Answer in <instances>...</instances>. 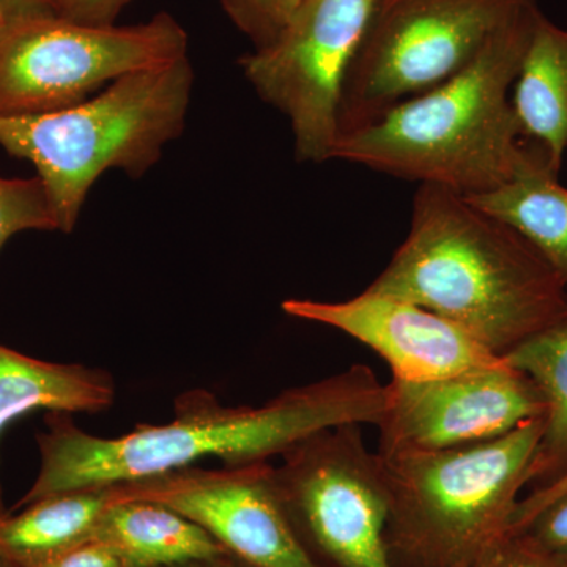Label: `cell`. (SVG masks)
<instances>
[{
	"label": "cell",
	"mask_w": 567,
	"mask_h": 567,
	"mask_svg": "<svg viewBox=\"0 0 567 567\" xmlns=\"http://www.w3.org/2000/svg\"><path fill=\"white\" fill-rule=\"evenodd\" d=\"M385 406V385L369 365L292 388L262 405H224L207 390L175 399L174 420L140 424L104 439L82 431L71 413H50L37 434L40 472L14 509L48 496L111 486L218 457L224 465L257 464L308 436L344 424L377 425Z\"/></svg>",
	"instance_id": "cell-1"
},
{
	"label": "cell",
	"mask_w": 567,
	"mask_h": 567,
	"mask_svg": "<svg viewBox=\"0 0 567 567\" xmlns=\"http://www.w3.org/2000/svg\"><path fill=\"white\" fill-rule=\"evenodd\" d=\"M365 289L445 317L499 358L567 303L566 284L522 235L435 185L417 186L404 244Z\"/></svg>",
	"instance_id": "cell-2"
},
{
	"label": "cell",
	"mask_w": 567,
	"mask_h": 567,
	"mask_svg": "<svg viewBox=\"0 0 567 567\" xmlns=\"http://www.w3.org/2000/svg\"><path fill=\"white\" fill-rule=\"evenodd\" d=\"M539 11L529 3L464 70L339 137L331 159L465 197L505 185L528 148L511 92Z\"/></svg>",
	"instance_id": "cell-3"
},
{
	"label": "cell",
	"mask_w": 567,
	"mask_h": 567,
	"mask_svg": "<svg viewBox=\"0 0 567 567\" xmlns=\"http://www.w3.org/2000/svg\"><path fill=\"white\" fill-rule=\"evenodd\" d=\"M193 82L188 55L134 71L63 110L0 115V145L33 164L58 230L70 234L93 183L106 171L142 177L181 136Z\"/></svg>",
	"instance_id": "cell-4"
},
{
	"label": "cell",
	"mask_w": 567,
	"mask_h": 567,
	"mask_svg": "<svg viewBox=\"0 0 567 567\" xmlns=\"http://www.w3.org/2000/svg\"><path fill=\"white\" fill-rule=\"evenodd\" d=\"M546 416L442 451L380 456L393 567H472L511 529Z\"/></svg>",
	"instance_id": "cell-5"
},
{
	"label": "cell",
	"mask_w": 567,
	"mask_h": 567,
	"mask_svg": "<svg viewBox=\"0 0 567 567\" xmlns=\"http://www.w3.org/2000/svg\"><path fill=\"white\" fill-rule=\"evenodd\" d=\"M533 2L377 0L342 89L339 137L453 78Z\"/></svg>",
	"instance_id": "cell-6"
},
{
	"label": "cell",
	"mask_w": 567,
	"mask_h": 567,
	"mask_svg": "<svg viewBox=\"0 0 567 567\" xmlns=\"http://www.w3.org/2000/svg\"><path fill=\"white\" fill-rule=\"evenodd\" d=\"M171 14L134 25L84 24L55 11L11 14L0 25V115L73 106L107 82L188 55Z\"/></svg>",
	"instance_id": "cell-7"
},
{
	"label": "cell",
	"mask_w": 567,
	"mask_h": 567,
	"mask_svg": "<svg viewBox=\"0 0 567 567\" xmlns=\"http://www.w3.org/2000/svg\"><path fill=\"white\" fill-rule=\"evenodd\" d=\"M281 458L276 492L316 567H393L382 461L365 446L360 424L317 432Z\"/></svg>",
	"instance_id": "cell-8"
},
{
	"label": "cell",
	"mask_w": 567,
	"mask_h": 567,
	"mask_svg": "<svg viewBox=\"0 0 567 567\" xmlns=\"http://www.w3.org/2000/svg\"><path fill=\"white\" fill-rule=\"evenodd\" d=\"M377 0H300L281 31L240 59L246 80L286 115L301 163L330 162L339 106Z\"/></svg>",
	"instance_id": "cell-9"
},
{
	"label": "cell",
	"mask_w": 567,
	"mask_h": 567,
	"mask_svg": "<svg viewBox=\"0 0 567 567\" xmlns=\"http://www.w3.org/2000/svg\"><path fill=\"white\" fill-rule=\"evenodd\" d=\"M547 402L532 377L506 363L462 374L385 385L377 427L380 456L476 445L546 416Z\"/></svg>",
	"instance_id": "cell-10"
},
{
	"label": "cell",
	"mask_w": 567,
	"mask_h": 567,
	"mask_svg": "<svg viewBox=\"0 0 567 567\" xmlns=\"http://www.w3.org/2000/svg\"><path fill=\"white\" fill-rule=\"evenodd\" d=\"M118 498L171 507L248 567H316L298 543L268 462L173 470L117 484Z\"/></svg>",
	"instance_id": "cell-11"
},
{
	"label": "cell",
	"mask_w": 567,
	"mask_h": 567,
	"mask_svg": "<svg viewBox=\"0 0 567 567\" xmlns=\"http://www.w3.org/2000/svg\"><path fill=\"white\" fill-rule=\"evenodd\" d=\"M281 308L293 319L334 328L368 346L402 382H427L503 361L445 317L369 289L344 301L289 298Z\"/></svg>",
	"instance_id": "cell-12"
},
{
	"label": "cell",
	"mask_w": 567,
	"mask_h": 567,
	"mask_svg": "<svg viewBox=\"0 0 567 567\" xmlns=\"http://www.w3.org/2000/svg\"><path fill=\"white\" fill-rule=\"evenodd\" d=\"M110 372L84 364L50 363L0 346V435L18 417L50 413H99L114 404ZM0 486V517L6 516Z\"/></svg>",
	"instance_id": "cell-13"
},
{
	"label": "cell",
	"mask_w": 567,
	"mask_h": 567,
	"mask_svg": "<svg viewBox=\"0 0 567 567\" xmlns=\"http://www.w3.org/2000/svg\"><path fill=\"white\" fill-rule=\"evenodd\" d=\"M466 199L522 235L567 286V188L539 147L528 142L509 182Z\"/></svg>",
	"instance_id": "cell-14"
},
{
	"label": "cell",
	"mask_w": 567,
	"mask_h": 567,
	"mask_svg": "<svg viewBox=\"0 0 567 567\" xmlns=\"http://www.w3.org/2000/svg\"><path fill=\"white\" fill-rule=\"evenodd\" d=\"M511 100L522 136L559 173L567 151V28L543 11L537 13Z\"/></svg>",
	"instance_id": "cell-15"
},
{
	"label": "cell",
	"mask_w": 567,
	"mask_h": 567,
	"mask_svg": "<svg viewBox=\"0 0 567 567\" xmlns=\"http://www.w3.org/2000/svg\"><path fill=\"white\" fill-rule=\"evenodd\" d=\"M92 540L114 550L125 567H169L226 551L199 525L145 499L118 498L104 511Z\"/></svg>",
	"instance_id": "cell-16"
},
{
	"label": "cell",
	"mask_w": 567,
	"mask_h": 567,
	"mask_svg": "<svg viewBox=\"0 0 567 567\" xmlns=\"http://www.w3.org/2000/svg\"><path fill=\"white\" fill-rule=\"evenodd\" d=\"M118 499L117 484L48 496L0 517V555L21 567L92 540L104 511Z\"/></svg>",
	"instance_id": "cell-17"
},
{
	"label": "cell",
	"mask_w": 567,
	"mask_h": 567,
	"mask_svg": "<svg viewBox=\"0 0 567 567\" xmlns=\"http://www.w3.org/2000/svg\"><path fill=\"white\" fill-rule=\"evenodd\" d=\"M503 360L532 377L547 402L546 429L529 470L528 487L535 491L567 472V303Z\"/></svg>",
	"instance_id": "cell-18"
},
{
	"label": "cell",
	"mask_w": 567,
	"mask_h": 567,
	"mask_svg": "<svg viewBox=\"0 0 567 567\" xmlns=\"http://www.w3.org/2000/svg\"><path fill=\"white\" fill-rule=\"evenodd\" d=\"M28 230H58L40 178L0 177V251L11 237Z\"/></svg>",
	"instance_id": "cell-19"
},
{
	"label": "cell",
	"mask_w": 567,
	"mask_h": 567,
	"mask_svg": "<svg viewBox=\"0 0 567 567\" xmlns=\"http://www.w3.org/2000/svg\"><path fill=\"white\" fill-rule=\"evenodd\" d=\"M224 10L240 31L260 48L281 31L284 17L279 0H221Z\"/></svg>",
	"instance_id": "cell-20"
},
{
	"label": "cell",
	"mask_w": 567,
	"mask_h": 567,
	"mask_svg": "<svg viewBox=\"0 0 567 567\" xmlns=\"http://www.w3.org/2000/svg\"><path fill=\"white\" fill-rule=\"evenodd\" d=\"M472 567H567L522 533L509 532L484 551Z\"/></svg>",
	"instance_id": "cell-21"
},
{
	"label": "cell",
	"mask_w": 567,
	"mask_h": 567,
	"mask_svg": "<svg viewBox=\"0 0 567 567\" xmlns=\"http://www.w3.org/2000/svg\"><path fill=\"white\" fill-rule=\"evenodd\" d=\"M516 533H522L548 554L567 561V495L540 511Z\"/></svg>",
	"instance_id": "cell-22"
},
{
	"label": "cell",
	"mask_w": 567,
	"mask_h": 567,
	"mask_svg": "<svg viewBox=\"0 0 567 567\" xmlns=\"http://www.w3.org/2000/svg\"><path fill=\"white\" fill-rule=\"evenodd\" d=\"M130 0H55L54 11L66 20L84 24H114Z\"/></svg>",
	"instance_id": "cell-23"
},
{
	"label": "cell",
	"mask_w": 567,
	"mask_h": 567,
	"mask_svg": "<svg viewBox=\"0 0 567 567\" xmlns=\"http://www.w3.org/2000/svg\"><path fill=\"white\" fill-rule=\"evenodd\" d=\"M31 567H125L110 547L89 540Z\"/></svg>",
	"instance_id": "cell-24"
},
{
	"label": "cell",
	"mask_w": 567,
	"mask_h": 567,
	"mask_svg": "<svg viewBox=\"0 0 567 567\" xmlns=\"http://www.w3.org/2000/svg\"><path fill=\"white\" fill-rule=\"evenodd\" d=\"M567 495V472L559 476L554 483L547 486L529 491L527 496L518 499L516 511H514L513 520H511L509 532H517L537 516L540 511L546 509L551 503L557 502L561 496Z\"/></svg>",
	"instance_id": "cell-25"
},
{
	"label": "cell",
	"mask_w": 567,
	"mask_h": 567,
	"mask_svg": "<svg viewBox=\"0 0 567 567\" xmlns=\"http://www.w3.org/2000/svg\"><path fill=\"white\" fill-rule=\"evenodd\" d=\"M9 17L31 11H54L55 0H0Z\"/></svg>",
	"instance_id": "cell-26"
},
{
	"label": "cell",
	"mask_w": 567,
	"mask_h": 567,
	"mask_svg": "<svg viewBox=\"0 0 567 567\" xmlns=\"http://www.w3.org/2000/svg\"><path fill=\"white\" fill-rule=\"evenodd\" d=\"M169 567H248L244 563L238 561L233 555L223 551V554L215 555V557L194 559V561L182 563Z\"/></svg>",
	"instance_id": "cell-27"
},
{
	"label": "cell",
	"mask_w": 567,
	"mask_h": 567,
	"mask_svg": "<svg viewBox=\"0 0 567 567\" xmlns=\"http://www.w3.org/2000/svg\"><path fill=\"white\" fill-rule=\"evenodd\" d=\"M298 2H300V0H279V6H281L284 17H289L290 11L297 7Z\"/></svg>",
	"instance_id": "cell-28"
},
{
	"label": "cell",
	"mask_w": 567,
	"mask_h": 567,
	"mask_svg": "<svg viewBox=\"0 0 567 567\" xmlns=\"http://www.w3.org/2000/svg\"><path fill=\"white\" fill-rule=\"evenodd\" d=\"M0 567H21V566H18L17 563L10 561V559H7L6 557H2V555H0Z\"/></svg>",
	"instance_id": "cell-29"
},
{
	"label": "cell",
	"mask_w": 567,
	"mask_h": 567,
	"mask_svg": "<svg viewBox=\"0 0 567 567\" xmlns=\"http://www.w3.org/2000/svg\"><path fill=\"white\" fill-rule=\"evenodd\" d=\"M7 17H9V13H7V10L3 9L2 2H0V25L3 24V21L7 20Z\"/></svg>",
	"instance_id": "cell-30"
}]
</instances>
